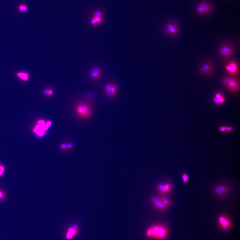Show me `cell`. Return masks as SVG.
Returning <instances> with one entry per match:
<instances>
[{"label":"cell","mask_w":240,"mask_h":240,"mask_svg":"<svg viewBox=\"0 0 240 240\" xmlns=\"http://www.w3.org/2000/svg\"><path fill=\"white\" fill-rule=\"evenodd\" d=\"M160 197L161 201H162L164 205L166 206V208H168L171 205V200L168 199V198L165 196H161Z\"/></svg>","instance_id":"20"},{"label":"cell","mask_w":240,"mask_h":240,"mask_svg":"<svg viewBox=\"0 0 240 240\" xmlns=\"http://www.w3.org/2000/svg\"><path fill=\"white\" fill-rule=\"evenodd\" d=\"M111 94L112 99L116 96L118 91V88L116 84H111Z\"/></svg>","instance_id":"19"},{"label":"cell","mask_w":240,"mask_h":240,"mask_svg":"<svg viewBox=\"0 0 240 240\" xmlns=\"http://www.w3.org/2000/svg\"><path fill=\"white\" fill-rule=\"evenodd\" d=\"M219 225L224 230H227L231 226V223L229 219L225 215H221L218 218Z\"/></svg>","instance_id":"6"},{"label":"cell","mask_w":240,"mask_h":240,"mask_svg":"<svg viewBox=\"0 0 240 240\" xmlns=\"http://www.w3.org/2000/svg\"><path fill=\"white\" fill-rule=\"evenodd\" d=\"M49 128L46 124V122L43 120L41 119L38 121L37 124L34 129V132L40 137L43 136L46 133V131Z\"/></svg>","instance_id":"4"},{"label":"cell","mask_w":240,"mask_h":240,"mask_svg":"<svg viewBox=\"0 0 240 240\" xmlns=\"http://www.w3.org/2000/svg\"><path fill=\"white\" fill-rule=\"evenodd\" d=\"M101 69L97 67H95L92 69L90 73V76L94 79H99L101 77Z\"/></svg>","instance_id":"15"},{"label":"cell","mask_w":240,"mask_h":240,"mask_svg":"<svg viewBox=\"0 0 240 240\" xmlns=\"http://www.w3.org/2000/svg\"><path fill=\"white\" fill-rule=\"evenodd\" d=\"M233 48L231 45L226 44L221 46L219 53L220 56L225 58H229L232 56Z\"/></svg>","instance_id":"5"},{"label":"cell","mask_w":240,"mask_h":240,"mask_svg":"<svg viewBox=\"0 0 240 240\" xmlns=\"http://www.w3.org/2000/svg\"><path fill=\"white\" fill-rule=\"evenodd\" d=\"M67 144V149L68 150H72L73 148V145L72 143H68Z\"/></svg>","instance_id":"26"},{"label":"cell","mask_w":240,"mask_h":240,"mask_svg":"<svg viewBox=\"0 0 240 240\" xmlns=\"http://www.w3.org/2000/svg\"><path fill=\"white\" fill-rule=\"evenodd\" d=\"M151 200L155 208L157 210L162 211L167 209L161 201L160 197H153Z\"/></svg>","instance_id":"7"},{"label":"cell","mask_w":240,"mask_h":240,"mask_svg":"<svg viewBox=\"0 0 240 240\" xmlns=\"http://www.w3.org/2000/svg\"><path fill=\"white\" fill-rule=\"evenodd\" d=\"M182 178L184 183L185 184L188 183L189 180V177L187 173H183L182 175Z\"/></svg>","instance_id":"22"},{"label":"cell","mask_w":240,"mask_h":240,"mask_svg":"<svg viewBox=\"0 0 240 240\" xmlns=\"http://www.w3.org/2000/svg\"><path fill=\"white\" fill-rule=\"evenodd\" d=\"M48 89H45L43 92V95L45 96H47L48 94Z\"/></svg>","instance_id":"33"},{"label":"cell","mask_w":240,"mask_h":240,"mask_svg":"<svg viewBox=\"0 0 240 240\" xmlns=\"http://www.w3.org/2000/svg\"><path fill=\"white\" fill-rule=\"evenodd\" d=\"M230 78H226L223 81V83L225 85H227L229 81Z\"/></svg>","instance_id":"32"},{"label":"cell","mask_w":240,"mask_h":240,"mask_svg":"<svg viewBox=\"0 0 240 240\" xmlns=\"http://www.w3.org/2000/svg\"><path fill=\"white\" fill-rule=\"evenodd\" d=\"M219 130L220 132H226V127H225V126H221V127H219Z\"/></svg>","instance_id":"28"},{"label":"cell","mask_w":240,"mask_h":240,"mask_svg":"<svg viewBox=\"0 0 240 240\" xmlns=\"http://www.w3.org/2000/svg\"><path fill=\"white\" fill-rule=\"evenodd\" d=\"M227 86L231 91L235 92L238 90L239 88V83L237 79L230 78Z\"/></svg>","instance_id":"10"},{"label":"cell","mask_w":240,"mask_h":240,"mask_svg":"<svg viewBox=\"0 0 240 240\" xmlns=\"http://www.w3.org/2000/svg\"><path fill=\"white\" fill-rule=\"evenodd\" d=\"M5 170V168L2 165H0V177L3 176Z\"/></svg>","instance_id":"24"},{"label":"cell","mask_w":240,"mask_h":240,"mask_svg":"<svg viewBox=\"0 0 240 240\" xmlns=\"http://www.w3.org/2000/svg\"><path fill=\"white\" fill-rule=\"evenodd\" d=\"M212 69V66L210 63L204 64L200 67L201 73L204 74H209L211 73Z\"/></svg>","instance_id":"12"},{"label":"cell","mask_w":240,"mask_h":240,"mask_svg":"<svg viewBox=\"0 0 240 240\" xmlns=\"http://www.w3.org/2000/svg\"><path fill=\"white\" fill-rule=\"evenodd\" d=\"M203 8L204 14L210 13L211 12V8L207 3H202L200 4Z\"/></svg>","instance_id":"18"},{"label":"cell","mask_w":240,"mask_h":240,"mask_svg":"<svg viewBox=\"0 0 240 240\" xmlns=\"http://www.w3.org/2000/svg\"><path fill=\"white\" fill-rule=\"evenodd\" d=\"M18 9L19 11L22 12H26L28 10V7L24 5H20L18 7Z\"/></svg>","instance_id":"23"},{"label":"cell","mask_w":240,"mask_h":240,"mask_svg":"<svg viewBox=\"0 0 240 240\" xmlns=\"http://www.w3.org/2000/svg\"><path fill=\"white\" fill-rule=\"evenodd\" d=\"M53 89H48V94L47 96L51 97L53 95Z\"/></svg>","instance_id":"27"},{"label":"cell","mask_w":240,"mask_h":240,"mask_svg":"<svg viewBox=\"0 0 240 240\" xmlns=\"http://www.w3.org/2000/svg\"><path fill=\"white\" fill-rule=\"evenodd\" d=\"M222 96V94H220V93L219 92L216 93L214 99V103L216 104H217V105L220 104V103H219V100H220V98Z\"/></svg>","instance_id":"21"},{"label":"cell","mask_w":240,"mask_h":240,"mask_svg":"<svg viewBox=\"0 0 240 240\" xmlns=\"http://www.w3.org/2000/svg\"><path fill=\"white\" fill-rule=\"evenodd\" d=\"M230 187L226 184H220L214 187V193L217 196L224 197L226 196L230 192Z\"/></svg>","instance_id":"3"},{"label":"cell","mask_w":240,"mask_h":240,"mask_svg":"<svg viewBox=\"0 0 240 240\" xmlns=\"http://www.w3.org/2000/svg\"><path fill=\"white\" fill-rule=\"evenodd\" d=\"M5 198V195L2 190H0V199H3Z\"/></svg>","instance_id":"30"},{"label":"cell","mask_w":240,"mask_h":240,"mask_svg":"<svg viewBox=\"0 0 240 240\" xmlns=\"http://www.w3.org/2000/svg\"><path fill=\"white\" fill-rule=\"evenodd\" d=\"M166 29L172 35H176L178 32V29L176 24L170 23L166 26Z\"/></svg>","instance_id":"14"},{"label":"cell","mask_w":240,"mask_h":240,"mask_svg":"<svg viewBox=\"0 0 240 240\" xmlns=\"http://www.w3.org/2000/svg\"><path fill=\"white\" fill-rule=\"evenodd\" d=\"M75 111L78 117L83 119L89 118L92 113L91 107L84 102L77 104L75 107Z\"/></svg>","instance_id":"2"},{"label":"cell","mask_w":240,"mask_h":240,"mask_svg":"<svg viewBox=\"0 0 240 240\" xmlns=\"http://www.w3.org/2000/svg\"><path fill=\"white\" fill-rule=\"evenodd\" d=\"M17 76L26 82L29 81L30 78V75L29 73L24 72H18L17 73Z\"/></svg>","instance_id":"16"},{"label":"cell","mask_w":240,"mask_h":240,"mask_svg":"<svg viewBox=\"0 0 240 240\" xmlns=\"http://www.w3.org/2000/svg\"><path fill=\"white\" fill-rule=\"evenodd\" d=\"M171 185L169 182L163 183L157 185V189L160 193L163 194H166L168 193L171 191Z\"/></svg>","instance_id":"8"},{"label":"cell","mask_w":240,"mask_h":240,"mask_svg":"<svg viewBox=\"0 0 240 240\" xmlns=\"http://www.w3.org/2000/svg\"><path fill=\"white\" fill-rule=\"evenodd\" d=\"M225 99L223 96L221 97L219 100V103L220 104H223L225 103Z\"/></svg>","instance_id":"31"},{"label":"cell","mask_w":240,"mask_h":240,"mask_svg":"<svg viewBox=\"0 0 240 240\" xmlns=\"http://www.w3.org/2000/svg\"><path fill=\"white\" fill-rule=\"evenodd\" d=\"M96 22L97 24H101L103 21V15L101 11L97 10L93 14L92 18Z\"/></svg>","instance_id":"13"},{"label":"cell","mask_w":240,"mask_h":240,"mask_svg":"<svg viewBox=\"0 0 240 240\" xmlns=\"http://www.w3.org/2000/svg\"><path fill=\"white\" fill-rule=\"evenodd\" d=\"M226 127V132H231L233 131V128L232 127L227 126V127Z\"/></svg>","instance_id":"29"},{"label":"cell","mask_w":240,"mask_h":240,"mask_svg":"<svg viewBox=\"0 0 240 240\" xmlns=\"http://www.w3.org/2000/svg\"><path fill=\"white\" fill-rule=\"evenodd\" d=\"M226 68L230 74L235 75L237 74L238 72V64L237 62H231L226 66Z\"/></svg>","instance_id":"11"},{"label":"cell","mask_w":240,"mask_h":240,"mask_svg":"<svg viewBox=\"0 0 240 240\" xmlns=\"http://www.w3.org/2000/svg\"><path fill=\"white\" fill-rule=\"evenodd\" d=\"M51 124H52V122L51 121H48L47 122H46V124L48 127H50L51 125Z\"/></svg>","instance_id":"34"},{"label":"cell","mask_w":240,"mask_h":240,"mask_svg":"<svg viewBox=\"0 0 240 240\" xmlns=\"http://www.w3.org/2000/svg\"><path fill=\"white\" fill-rule=\"evenodd\" d=\"M112 84H106L104 88V91L106 96L109 99H112L111 94V89Z\"/></svg>","instance_id":"17"},{"label":"cell","mask_w":240,"mask_h":240,"mask_svg":"<svg viewBox=\"0 0 240 240\" xmlns=\"http://www.w3.org/2000/svg\"><path fill=\"white\" fill-rule=\"evenodd\" d=\"M78 226L73 225L69 228L66 234V238L67 240H71L78 234Z\"/></svg>","instance_id":"9"},{"label":"cell","mask_w":240,"mask_h":240,"mask_svg":"<svg viewBox=\"0 0 240 240\" xmlns=\"http://www.w3.org/2000/svg\"><path fill=\"white\" fill-rule=\"evenodd\" d=\"M168 230L166 226L161 224H156L147 229L145 235L148 238L155 240H164L168 234Z\"/></svg>","instance_id":"1"},{"label":"cell","mask_w":240,"mask_h":240,"mask_svg":"<svg viewBox=\"0 0 240 240\" xmlns=\"http://www.w3.org/2000/svg\"><path fill=\"white\" fill-rule=\"evenodd\" d=\"M60 148L62 150H67V144L63 143L61 144L60 145Z\"/></svg>","instance_id":"25"}]
</instances>
